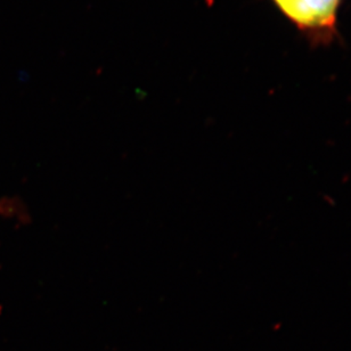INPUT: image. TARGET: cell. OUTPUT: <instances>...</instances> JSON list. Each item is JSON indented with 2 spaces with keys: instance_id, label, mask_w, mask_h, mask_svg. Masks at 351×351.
Segmentation results:
<instances>
[{
  "instance_id": "cell-1",
  "label": "cell",
  "mask_w": 351,
  "mask_h": 351,
  "mask_svg": "<svg viewBox=\"0 0 351 351\" xmlns=\"http://www.w3.org/2000/svg\"><path fill=\"white\" fill-rule=\"evenodd\" d=\"M280 10L304 29H328L335 23L340 0H274Z\"/></svg>"
}]
</instances>
